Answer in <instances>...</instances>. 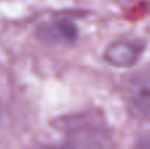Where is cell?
<instances>
[{
    "mask_svg": "<svg viewBox=\"0 0 150 149\" xmlns=\"http://www.w3.org/2000/svg\"><path fill=\"white\" fill-rule=\"evenodd\" d=\"M141 53V48L132 42H115L107 49L105 60L111 65L119 67L132 66L138 60Z\"/></svg>",
    "mask_w": 150,
    "mask_h": 149,
    "instance_id": "1",
    "label": "cell"
},
{
    "mask_svg": "<svg viewBox=\"0 0 150 149\" xmlns=\"http://www.w3.org/2000/svg\"><path fill=\"white\" fill-rule=\"evenodd\" d=\"M130 99L132 103L144 116L150 119V82L137 79L130 83Z\"/></svg>",
    "mask_w": 150,
    "mask_h": 149,
    "instance_id": "2",
    "label": "cell"
},
{
    "mask_svg": "<svg viewBox=\"0 0 150 149\" xmlns=\"http://www.w3.org/2000/svg\"><path fill=\"white\" fill-rule=\"evenodd\" d=\"M137 149H150V139H148V140H145V141L142 143V144L140 145Z\"/></svg>",
    "mask_w": 150,
    "mask_h": 149,
    "instance_id": "3",
    "label": "cell"
},
{
    "mask_svg": "<svg viewBox=\"0 0 150 149\" xmlns=\"http://www.w3.org/2000/svg\"><path fill=\"white\" fill-rule=\"evenodd\" d=\"M46 149H73V148H69V147H49V148H46Z\"/></svg>",
    "mask_w": 150,
    "mask_h": 149,
    "instance_id": "4",
    "label": "cell"
}]
</instances>
